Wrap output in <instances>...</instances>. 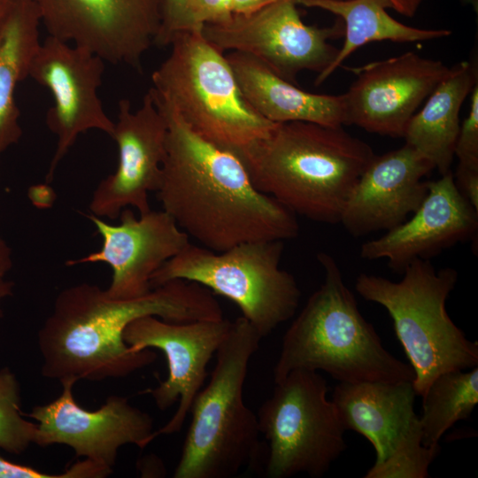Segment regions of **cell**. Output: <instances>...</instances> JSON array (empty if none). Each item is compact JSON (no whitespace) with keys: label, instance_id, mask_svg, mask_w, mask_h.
<instances>
[{"label":"cell","instance_id":"1","mask_svg":"<svg viewBox=\"0 0 478 478\" xmlns=\"http://www.w3.org/2000/svg\"><path fill=\"white\" fill-rule=\"evenodd\" d=\"M152 315L171 322L223 318L222 308L205 287L173 280L132 299H113L87 282L57 296L38 331L42 376L59 382H99L126 377L157 358L150 349L134 351L125 343L127 326Z\"/></svg>","mask_w":478,"mask_h":478},{"label":"cell","instance_id":"2","mask_svg":"<svg viewBox=\"0 0 478 478\" xmlns=\"http://www.w3.org/2000/svg\"><path fill=\"white\" fill-rule=\"evenodd\" d=\"M152 95L168 123L157 197L189 237L223 251L243 243L298 235L297 215L258 191L234 153L195 134Z\"/></svg>","mask_w":478,"mask_h":478},{"label":"cell","instance_id":"3","mask_svg":"<svg viewBox=\"0 0 478 478\" xmlns=\"http://www.w3.org/2000/svg\"><path fill=\"white\" fill-rule=\"evenodd\" d=\"M253 186L311 220L337 224L358 178L374 157L342 127L278 123L235 150Z\"/></svg>","mask_w":478,"mask_h":478},{"label":"cell","instance_id":"4","mask_svg":"<svg viewBox=\"0 0 478 478\" xmlns=\"http://www.w3.org/2000/svg\"><path fill=\"white\" fill-rule=\"evenodd\" d=\"M317 259L323 282L282 338L274 382L295 369L324 371L339 382H413L412 366L384 348L360 313L335 259L326 252Z\"/></svg>","mask_w":478,"mask_h":478},{"label":"cell","instance_id":"5","mask_svg":"<svg viewBox=\"0 0 478 478\" xmlns=\"http://www.w3.org/2000/svg\"><path fill=\"white\" fill-rule=\"evenodd\" d=\"M263 337L243 316L217 350L211 379L196 396L174 478H231L263 457L257 414L243 401L251 358Z\"/></svg>","mask_w":478,"mask_h":478},{"label":"cell","instance_id":"6","mask_svg":"<svg viewBox=\"0 0 478 478\" xmlns=\"http://www.w3.org/2000/svg\"><path fill=\"white\" fill-rule=\"evenodd\" d=\"M201 28L174 36L170 54L151 74L150 89L195 134L234 152L268 135L277 123L248 103L226 56Z\"/></svg>","mask_w":478,"mask_h":478},{"label":"cell","instance_id":"7","mask_svg":"<svg viewBox=\"0 0 478 478\" xmlns=\"http://www.w3.org/2000/svg\"><path fill=\"white\" fill-rule=\"evenodd\" d=\"M399 281L360 274L356 291L383 306L414 372L417 396L442 373L478 366V343L470 341L446 310V300L458 281L452 267L436 270L429 259H416Z\"/></svg>","mask_w":478,"mask_h":478},{"label":"cell","instance_id":"8","mask_svg":"<svg viewBox=\"0 0 478 478\" xmlns=\"http://www.w3.org/2000/svg\"><path fill=\"white\" fill-rule=\"evenodd\" d=\"M284 241L247 242L223 251L189 243L152 275L151 288L173 280L198 283L231 300L262 337L291 319L301 291L280 267Z\"/></svg>","mask_w":478,"mask_h":478},{"label":"cell","instance_id":"9","mask_svg":"<svg viewBox=\"0 0 478 478\" xmlns=\"http://www.w3.org/2000/svg\"><path fill=\"white\" fill-rule=\"evenodd\" d=\"M274 384L256 413L259 432L268 442L266 476L322 477L347 447L346 430L327 397L326 380L316 371L295 369Z\"/></svg>","mask_w":478,"mask_h":478},{"label":"cell","instance_id":"10","mask_svg":"<svg viewBox=\"0 0 478 478\" xmlns=\"http://www.w3.org/2000/svg\"><path fill=\"white\" fill-rule=\"evenodd\" d=\"M412 382H339L333 390L345 430L371 443L375 461L365 478H427L440 445L422 444V430L414 411Z\"/></svg>","mask_w":478,"mask_h":478},{"label":"cell","instance_id":"11","mask_svg":"<svg viewBox=\"0 0 478 478\" xmlns=\"http://www.w3.org/2000/svg\"><path fill=\"white\" fill-rule=\"evenodd\" d=\"M297 0H279L227 21L206 24L203 36L221 52L240 51L253 56L283 80L297 85L303 71L324 72L337 55L328 40L344 36V25L319 27L305 24Z\"/></svg>","mask_w":478,"mask_h":478},{"label":"cell","instance_id":"12","mask_svg":"<svg viewBox=\"0 0 478 478\" xmlns=\"http://www.w3.org/2000/svg\"><path fill=\"white\" fill-rule=\"evenodd\" d=\"M104 62L84 47L50 35L34 56L29 77L48 89L53 97L46 123L57 136V146L45 175L47 183L81 134L96 129L112 135L114 122L98 96Z\"/></svg>","mask_w":478,"mask_h":478},{"label":"cell","instance_id":"13","mask_svg":"<svg viewBox=\"0 0 478 478\" xmlns=\"http://www.w3.org/2000/svg\"><path fill=\"white\" fill-rule=\"evenodd\" d=\"M49 35L142 70L161 23L159 0H33Z\"/></svg>","mask_w":478,"mask_h":478},{"label":"cell","instance_id":"14","mask_svg":"<svg viewBox=\"0 0 478 478\" xmlns=\"http://www.w3.org/2000/svg\"><path fill=\"white\" fill-rule=\"evenodd\" d=\"M60 382L62 392L56 399L33 407L27 414L36 421V445H66L77 457L112 473L122 446L131 443L144 448L155 439L152 417L127 397L112 395L98 409L87 410L73 397L77 382Z\"/></svg>","mask_w":478,"mask_h":478},{"label":"cell","instance_id":"15","mask_svg":"<svg viewBox=\"0 0 478 478\" xmlns=\"http://www.w3.org/2000/svg\"><path fill=\"white\" fill-rule=\"evenodd\" d=\"M232 321L219 320L171 322L148 315L133 320L123 338L134 351L158 349L166 356L167 378L148 389L157 407L164 411L178 402L176 412L158 430L171 435L181 430L193 401L207 377V366L228 333Z\"/></svg>","mask_w":478,"mask_h":478},{"label":"cell","instance_id":"16","mask_svg":"<svg viewBox=\"0 0 478 478\" xmlns=\"http://www.w3.org/2000/svg\"><path fill=\"white\" fill-rule=\"evenodd\" d=\"M167 130L166 116L150 89L135 111L129 100L119 101L112 135L118 146V166L95 189L89 202L93 215L114 220L128 206L139 214L151 210L149 194L160 184Z\"/></svg>","mask_w":478,"mask_h":478},{"label":"cell","instance_id":"17","mask_svg":"<svg viewBox=\"0 0 478 478\" xmlns=\"http://www.w3.org/2000/svg\"><path fill=\"white\" fill-rule=\"evenodd\" d=\"M348 69L356 79L343 94L346 125L391 137L404 136L418 107L450 71L441 60L413 51Z\"/></svg>","mask_w":478,"mask_h":478},{"label":"cell","instance_id":"18","mask_svg":"<svg viewBox=\"0 0 478 478\" xmlns=\"http://www.w3.org/2000/svg\"><path fill=\"white\" fill-rule=\"evenodd\" d=\"M87 217L102 237V247L81 258L67 260L66 265H109L112 277L105 291L113 299H132L150 292L154 273L190 243L189 235L164 210H150L137 218L126 207L118 225L93 214Z\"/></svg>","mask_w":478,"mask_h":478},{"label":"cell","instance_id":"19","mask_svg":"<svg viewBox=\"0 0 478 478\" xmlns=\"http://www.w3.org/2000/svg\"><path fill=\"white\" fill-rule=\"evenodd\" d=\"M478 212L457 189L451 171L428 181V194L411 219L360 247L366 260L384 258L403 273L416 259H429L455 244L474 238Z\"/></svg>","mask_w":478,"mask_h":478},{"label":"cell","instance_id":"20","mask_svg":"<svg viewBox=\"0 0 478 478\" xmlns=\"http://www.w3.org/2000/svg\"><path fill=\"white\" fill-rule=\"evenodd\" d=\"M435 166L412 146L374 155L355 184L340 222L353 236L389 230L412 214L428 194L423 178Z\"/></svg>","mask_w":478,"mask_h":478},{"label":"cell","instance_id":"21","mask_svg":"<svg viewBox=\"0 0 478 478\" xmlns=\"http://www.w3.org/2000/svg\"><path fill=\"white\" fill-rule=\"evenodd\" d=\"M226 58L245 99L269 121L277 124L305 121L329 127L346 125L343 94L307 92L243 52L232 51Z\"/></svg>","mask_w":478,"mask_h":478},{"label":"cell","instance_id":"22","mask_svg":"<svg viewBox=\"0 0 478 478\" xmlns=\"http://www.w3.org/2000/svg\"><path fill=\"white\" fill-rule=\"evenodd\" d=\"M478 83L477 58L457 63L410 120L403 138L440 174L448 173L459 135L461 106Z\"/></svg>","mask_w":478,"mask_h":478},{"label":"cell","instance_id":"23","mask_svg":"<svg viewBox=\"0 0 478 478\" xmlns=\"http://www.w3.org/2000/svg\"><path fill=\"white\" fill-rule=\"evenodd\" d=\"M41 24L33 0H12L0 21V158L22 135L15 90L29 76Z\"/></svg>","mask_w":478,"mask_h":478},{"label":"cell","instance_id":"24","mask_svg":"<svg viewBox=\"0 0 478 478\" xmlns=\"http://www.w3.org/2000/svg\"><path fill=\"white\" fill-rule=\"evenodd\" d=\"M297 4L335 14L344 25V42L331 65L315 79L324 82L358 48L371 42H425L447 37L448 29H423L406 26L386 12L387 0H297Z\"/></svg>","mask_w":478,"mask_h":478},{"label":"cell","instance_id":"25","mask_svg":"<svg viewBox=\"0 0 478 478\" xmlns=\"http://www.w3.org/2000/svg\"><path fill=\"white\" fill-rule=\"evenodd\" d=\"M421 397L422 444L429 447L456 422L469 419L478 404V366L442 373Z\"/></svg>","mask_w":478,"mask_h":478},{"label":"cell","instance_id":"26","mask_svg":"<svg viewBox=\"0 0 478 478\" xmlns=\"http://www.w3.org/2000/svg\"><path fill=\"white\" fill-rule=\"evenodd\" d=\"M20 387L9 368L0 369V448L21 454L35 443L36 423L24 418L20 408Z\"/></svg>","mask_w":478,"mask_h":478},{"label":"cell","instance_id":"27","mask_svg":"<svg viewBox=\"0 0 478 478\" xmlns=\"http://www.w3.org/2000/svg\"><path fill=\"white\" fill-rule=\"evenodd\" d=\"M469 112L460 124L454 148L458 171L478 172V83L471 93Z\"/></svg>","mask_w":478,"mask_h":478},{"label":"cell","instance_id":"28","mask_svg":"<svg viewBox=\"0 0 478 478\" xmlns=\"http://www.w3.org/2000/svg\"><path fill=\"white\" fill-rule=\"evenodd\" d=\"M97 475L96 465L85 459L76 461L63 473L49 474L0 457V478H96Z\"/></svg>","mask_w":478,"mask_h":478},{"label":"cell","instance_id":"29","mask_svg":"<svg viewBox=\"0 0 478 478\" xmlns=\"http://www.w3.org/2000/svg\"><path fill=\"white\" fill-rule=\"evenodd\" d=\"M231 3L232 0H188L185 31L227 21L233 16Z\"/></svg>","mask_w":478,"mask_h":478},{"label":"cell","instance_id":"30","mask_svg":"<svg viewBox=\"0 0 478 478\" xmlns=\"http://www.w3.org/2000/svg\"><path fill=\"white\" fill-rule=\"evenodd\" d=\"M161 23L154 44L170 45L174 36L185 31V13L188 0H159Z\"/></svg>","mask_w":478,"mask_h":478},{"label":"cell","instance_id":"31","mask_svg":"<svg viewBox=\"0 0 478 478\" xmlns=\"http://www.w3.org/2000/svg\"><path fill=\"white\" fill-rule=\"evenodd\" d=\"M12 253L8 243L0 237V318L4 316L2 302L12 295L13 282L5 279L6 274L12 266Z\"/></svg>","mask_w":478,"mask_h":478},{"label":"cell","instance_id":"32","mask_svg":"<svg viewBox=\"0 0 478 478\" xmlns=\"http://www.w3.org/2000/svg\"><path fill=\"white\" fill-rule=\"evenodd\" d=\"M27 196L31 203L39 209L51 207L57 197L54 189L47 182L31 186Z\"/></svg>","mask_w":478,"mask_h":478},{"label":"cell","instance_id":"33","mask_svg":"<svg viewBox=\"0 0 478 478\" xmlns=\"http://www.w3.org/2000/svg\"><path fill=\"white\" fill-rule=\"evenodd\" d=\"M279 0H232L233 14L245 15L262 9Z\"/></svg>","mask_w":478,"mask_h":478},{"label":"cell","instance_id":"34","mask_svg":"<svg viewBox=\"0 0 478 478\" xmlns=\"http://www.w3.org/2000/svg\"><path fill=\"white\" fill-rule=\"evenodd\" d=\"M425 0H387L389 8L408 18L413 17Z\"/></svg>","mask_w":478,"mask_h":478},{"label":"cell","instance_id":"35","mask_svg":"<svg viewBox=\"0 0 478 478\" xmlns=\"http://www.w3.org/2000/svg\"><path fill=\"white\" fill-rule=\"evenodd\" d=\"M12 0H0V21L10 8Z\"/></svg>","mask_w":478,"mask_h":478},{"label":"cell","instance_id":"36","mask_svg":"<svg viewBox=\"0 0 478 478\" xmlns=\"http://www.w3.org/2000/svg\"><path fill=\"white\" fill-rule=\"evenodd\" d=\"M463 4L471 5L474 12H478V0H460Z\"/></svg>","mask_w":478,"mask_h":478}]
</instances>
